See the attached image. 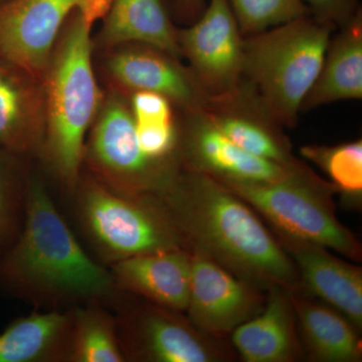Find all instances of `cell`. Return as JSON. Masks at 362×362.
I'll use <instances>...</instances> for the list:
<instances>
[{"label": "cell", "mask_w": 362, "mask_h": 362, "mask_svg": "<svg viewBox=\"0 0 362 362\" xmlns=\"http://www.w3.org/2000/svg\"><path fill=\"white\" fill-rule=\"evenodd\" d=\"M0 286L37 310H66L117 295L108 267L81 244L42 176L30 173L25 218L0 257Z\"/></svg>", "instance_id": "cell-1"}, {"label": "cell", "mask_w": 362, "mask_h": 362, "mask_svg": "<svg viewBox=\"0 0 362 362\" xmlns=\"http://www.w3.org/2000/svg\"><path fill=\"white\" fill-rule=\"evenodd\" d=\"M188 251L267 291H300L294 262L246 202L211 176L181 169L160 195Z\"/></svg>", "instance_id": "cell-2"}, {"label": "cell", "mask_w": 362, "mask_h": 362, "mask_svg": "<svg viewBox=\"0 0 362 362\" xmlns=\"http://www.w3.org/2000/svg\"><path fill=\"white\" fill-rule=\"evenodd\" d=\"M92 26L80 11L71 14L42 78L45 130L39 158L68 195L82 175L86 139L105 94L98 84Z\"/></svg>", "instance_id": "cell-3"}, {"label": "cell", "mask_w": 362, "mask_h": 362, "mask_svg": "<svg viewBox=\"0 0 362 362\" xmlns=\"http://www.w3.org/2000/svg\"><path fill=\"white\" fill-rule=\"evenodd\" d=\"M69 197L81 235L104 266L140 255L187 250L159 197L119 194L83 169Z\"/></svg>", "instance_id": "cell-4"}, {"label": "cell", "mask_w": 362, "mask_h": 362, "mask_svg": "<svg viewBox=\"0 0 362 362\" xmlns=\"http://www.w3.org/2000/svg\"><path fill=\"white\" fill-rule=\"evenodd\" d=\"M335 28L305 16L245 37L243 78L284 127H294Z\"/></svg>", "instance_id": "cell-5"}, {"label": "cell", "mask_w": 362, "mask_h": 362, "mask_svg": "<svg viewBox=\"0 0 362 362\" xmlns=\"http://www.w3.org/2000/svg\"><path fill=\"white\" fill-rule=\"evenodd\" d=\"M221 183L268 221L273 232L361 261V243L335 214V188L311 168L276 182Z\"/></svg>", "instance_id": "cell-6"}, {"label": "cell", "mask_w": 362, "mask_h": 362, "mask_svg": "<svg viewBox=\"0 0 362 362\" xmlns=\"http://www.w3.org/2000/svg\"><path fill=\"white\" fill-rule=\"evenodd\" d=\"M83 169L119 194L160 197L182 168L177 161L147 156L138 141L129 98L105 90L86 139Z\"/></svg>", "instance_id": "cell-7"}, {"label": "cell", "mask_w": 362, "mask_h": 362, "mask_svg": "<svg viewBox=\"0 0 362 362\" xmlns=\"http://www.w3.org/2000/svg\"><path fill=\"white\" fill-rule=\"evenodd\" d=\"M108 307L125 361L223 362L235 357L226 337L199 329L185 312L122 291Z\"/></svg>", "instance_id": "cell-8"}, {"label": "cell", "mask_w": 362, "mask_h": 362, "mask_svg": "<svg viewBox=\"0 0 362 362\" xmlns=\"http://www.w3.org/2000/svg\"><path fill=\"white\" fill-rule=\"evenodd\" d=\"M112 0H6L0 4V58L42 78L52 49L71 13L90 25L103 20Z\"/></svg>", "instance_id": "cell-9"}, {"label": "cell", "mask_w": 362, "mask_h": 362, "mask_svg": "<svg viewBox=\"0 0 362 362\" xmlns=\"http://www.w3.org/2000/svg\"><path fill=\"white\" fill-rule=\"evenodd\" d=\"M94 52L107 90L128 98L141 90L158 93L168 98L177 112L199 110L206 106L209 97L189 66L160 47L125 42Z\"/></svg>", "instance_id": "cell-10"}, {"label": "cell", "mask_w": 362, "mask_h": 362, "mask_svg": "<svg viewBox=\"0 0 362 362\" xmlns=\"http://www.w3.org/2000/svg\"><path fill=\"white\" fill-rule=\"evenodd\" d=\"M177 126L181 168L220 182H276L310 168L303 161L283 165L252 156L223 135L202 109L177 112Z\"/></svg>", "instance_id": "cell-11"}, {"label": "cell", "mask_w": 362, "mask_h": 362, "mask_svg": "<svg viewBox=\"0 0 362 362\" xmlns=\"http://www.w3.org/2000/svg\"><path fill=\"white\" fill-rule=\"evenodd\" d=\"M244 40L228 0H209L192 25L177 28L181 57L207 96H221L240 84Z\"/></svg>", "instance_id": "cell-12"}, {"label": "cell", "mask_w": 362, "mask_h": 362, "mask_svg": "<svg viewBox=\"0 0 362 362\" xmlns=\"http://www.w3.org/2000/svg\"><path fill=\"white\" fill-rule=\"evenodd\" d=\"M187 315L207 334L226 337L263 310L266 292L238 278L201 252L189 251Z\"/></svg>", "instance_id": "cell-13"}, {"label": "cell", "mask_w": 362, "mask_h": 362, "mask_svg": "<svg viewBox=\"0 0 362 362\" xmlns=\"http://www.w3.org/2000/svg\"><path fill=\"white\" fill-rule=\"evenodd\" d=\"M202 111L223 135L252 156L283 165L302 161L293 154L284 126L246 78L230 92L209 97Z\"/></svg>", "instance_id": "cell-14"}, {"label": "cell", "mask_w": 362, "mask_h": 362, "mask_svg": "<svg viewBox=\"0 0 362 362\" xmlns=\"http://www.w3.org/2000/svg\"><path fill=\"white\" fill-rule=\"evenodd\" d=\"M273 232V230H272ZM296 266L300 291L332 307L362 328V269L327 247L273 232Z\"/></svg>", "instance_id": "cell-15"}, {"label": "cell", "mask_w": 362, "mask_h": 362, "mask_svg": "<svg viewBox=\"0 0 362 362\" xmlns=\"http://www.w3.org/2000/svg\"><path fill=\"white\" fill-rule=\"evenodd\" d=\"M45 130L42 81L0 58V149L26 161L39 158Z\"/></svg>", "instance_id": "cell-16"}, {"label": "cell", "mask_w": 362, "mask_h": 362, "mask_svg": "<svg viewBox=\"0 0 362 362\" xmlns=\"http://www.w3.org/2000/svg\"><path fill=\"white\" fill-rule=\"evenodd\" d=\"M237 354L246 362H295L304 358L290 290L273 286L258 315L230 333Z\"/></svg>", "instance_id": "cell-17"}, {"label": "cell", "mask_w": 362, "mask_h": 362, "mask_svg": "<svg viewBox=\"0 0 362 362\" xmlns=\"http://www.w3.org/2000/svg\"><path fill=\"white\" fill-rule=\"evenodd\" d=\"M108 268L120 291L173 310L187 311L190 284L187 250L131 257Z\"/></svg>", "instance_id": "cell-18"}, {"label": "cell", "mask_w": 362, "mask_h": 362, "mask_svg": "<svg viewBox=\"0 0 362 362\" xmlns=\"http://www.w3.org/2000/svg\"><path fill=\"white\" fill-rule=\"evenodd\" d=\"M304 358L315 362H359L361 331L332 307L291 291Z\"/></svg>", "instance_id": "cell-19"}, {"label": "cell", "mask_w": 362, "mask_h": 362, "mask_svg": "<svg viewBox=\"0 0 362 362\" xmlns=\"http://www.w3.org/2000/svg\"><path fill=\"white\" fill-rule=\"evenodd\" d=\"M331 37L322 66L301 113L323 105L362 99V11Z\"/></svg>", "instance_id": "cell-20"}, {"label": "cell", "mask_w": 362, "mask_h": 362, "mask_svg": "<svg viewBox=\"0 0 362 362\" xmlns=\"http://www.w3.org/2000/svg\"><path fill=\"white\" fill-rule=\"evenodd\" d=\"M103 25L93 40L94 51L125 42L156 45L182 58L173 25L163 0H112Z\"/></svg>", "instance_id": "cell-21"}, {"label": "cell", "mask_w": 362, "mask_h": 362, "mask_svg": "<svg viewBox=\"0 0 362 362\" xmlns=\"http://www.w3.org/2000/svg\"><path fill=\"white\" fill-rule=\"evenodd\" d=\"M71 308L32 312L0 334V362H68Z\"/></svg>", "instance_id": "cell-22"}, {"label": "cell", "mask_w": 362, "mask_h": 362, "mask_svg": "<svg viewBox=\"0 0 362 362\" xmlns=\"http://www.w3.org/2000/svg\"><path fill=\"white\" fill-rule=\"evenodd\" d=\"M68 362H125L113 311L100 302L71 307Z\"/></svg>", "instance_id": "cell-23"}, {"label": "cell", "mask_w": 362, "mask_h": 362, "mask_svg": "<svg viewBox=\"0 0 362 362\" xmlns=\"http://www.w3.org/2000/svg\"><path fill=\"white\" fill-rule=\"evenodd\" d=\"M300 153L328 176L331 185L350 209L362 204V140L333 145H305Z\"/></svg>", "instance_id": "cell-24"}, {"label": "cell", "mask_w": 362, "mask_h": 362, "mask_svg": "<svg viewBox=\"0 0 362 362\" xmlns=\"http://www.w3.org/2000/svg\"><path fill=\"white\" fill-rule=\"evenodd\" d=\"M26 160L0 149V252H6L25 218L30 171Z\"/></svg>", "instance_id": "cell-25"}, {"label": "cell", "mask_w": 362, "mask_h": 362, "mask_svg": "<svg viewBox=\"0 0 362 362\" xmlns=\"http://www.w3.org/2000/svg\"><path fill=\"white\" fill-rule=\"evenodd\" d=\"M228 2L244 37L310 16L303 0H228Z\"/></svg>", "instance_id": "cell-26"}, {"label": "cell", "mask_w": 362, "mask_h": 362, "mask_svg": "<svg viewBox=\"0 0 362 362\" xmlns=\"http://www.w3.org/2000/svg\"><path fill=\"white\" fill-rule=\"evenodd\" d=\"M129 105L136 122L175 121L177 111L173 104L158 93L135 92L129 96Z\"/></svg>", "instance_id": "cell-27"}, {"label": "cell", "mask_w": 362, "mask_h": 362, "mask_svg": "<svg viewBox=\"0 0 362 362\" xmlns=\"http://www.w3.org/2000/svg\"><path fill=\"white\" fill-rule=\"evenodd\" d=\"M310 16L320 23L329 25L337 30L347 23L359 11V0H303Z\"/></svg>", "instance_id": "cell-28"}, {"label": "cell", "mask_w": 362, "mask_h": 362, "mask_svg": "<svg viewBox=\"0 0 362 362\" xmlns=\"http://www.w3.org/2000/svg\"><path fill=\"white\" fill-rule=\"evenodd\" d=\"M176 9L181 18L194 23L206 7V0H175Z\"/></svg>", "instance_id": "cell-29"}, {"label": "cell", "mask_w": 362, "mask_h": 362, "mask_svg": "<svg viewBox=\"0 0 362 362\" xmlns=\"http://www.w3.org/2000/svg\"><path fill=\"white\" fill-rule=\"evenodd\" d=\"M4 1H6V0H0V4H1V2H4Z\"/></svg>", "instance_id": "cell-30"}]
</instances>
